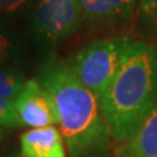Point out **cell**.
<instances>
[{
	"mask_svg": "<svg viewBox=\"0 0 157 157\" xmlns=\"http://www.w3.org/2000/svg\"><path fill=\"white\" fill-rule=\"evenodd\" d=\"M24 84H25L24 77L18 71L0 68V97L2 98L14 101Z\"/></svg>",
	"mask_w": 157,
	"mask_h": 157,
	"instance_id": "obj_9",
	"label": "cell"
},
{
	"mask_svg": "<svg viewBox=\"0 0 157 157\" xmlns=\"http://www.w3.org/2000/svg\"><path fill=\"white\" fill-rule=\"evenodd\" d=\"M119 157H157V104L123 143Z\"/></svg>",
	"mask_w": 157,
	"mask_h": 157,
	"instance_id": "obj_8",
	"label": "cell"
},
{
	"mask_svg": "<svg viewBox=\"0 0 157 157\" xmlns=\"http://www.w3.org/2000/svg\"><path fill=\"white\" fill-rule=\"evenodd\" d=\"M100 104L113 140L127 141L157 104V47L135 41Z\"/></svg>",
	"mask_w": 157,
	"mask_h": 157,
	"instance_id": "obj_2",
	"label": "cell"
},
{
	"mask_svg": "<svg viewBox=\"0 0 157 157\" xmlns=\"http://www.w3.org/2000/svg\"><path fill=\"white\" fill-rule=\"evenodd\" d=\"M134 43L135 41L130 38L92 41L75 54L70 67L78 81L100 100L131 52Z\"/></svg>",
	"mask_w": 157,
	"mask_h": 157,
	"instance_id": "obj_3",
	"label": "cell"
},
{
	"mask_svg": "<svg viewBox=\"0 0 157 157\" xmlns=\"http://www.w3.org/2000/svg\"><path fill=\"white\" fill-rule=\"evenodd\" d=\"M13 104L22 126L42 128L58 124V113L52 97L37 78L25 81Z\"/></svg>",
	"mask_w": 157,
	"mask_h": 157,
	"instance_id": "obj_5",
	"label": "cell"
},
{
	"mask_svg": "<svg viewBox=\"0 0 157 157\" xmlns=\"http://www.w3.org/2000/svg\"><path fill=\"white\" fill-rule=\"evenodd\" d=\"M37 80L50 93L58 126L71 157H105L111 131L100 100L84 86L66 62L50 59L39 68Z\"/></svg>",
	"mask_w": 157,
	"mask_h": 157,
	"instance_id": "obj_1",
	"label": "cell"
},
{
	"mask_svg": "<svg viewBox=\"0 0 157 157\" xmlns=\"http://www.w3.org/2000/svg\"><path fill=\"white\" fill-rule=\"evenodd\" d=\"M82 21L89 24H117L128 20L136 0H78Z\"/></svg>",
	"mask_w": 157,
	"mask_h": 157,
	"instance_id": "obj_7",
	"label": "cell"
},
{
	"mask_svg": "<svg viewBox=\"0 0 157 157\" xmlns=\"http://www.w3.org/2000/svg\"><path fill=\"white\" fill-rule=\"evenodd\" d=\"M8 50H9V41L3 36V34H0V60L4 59Z\"/></svg>",
	"mask_w": 157,
	"mask_h": 157,
	"instance_id": "obj_13",
	"label": "cell"
},
{
	"mask_svg": "<svg viewBox=\"0 0 157 157\" xmlns=\"http://www.w3.org/2000/svg\"><path fill=\"white\" fill-rule=\"evenodd\" d=\"M20 143L21 157H67L64 140L55 126L28 130Z\"/></svg>",
	"mask_w": 157,
	"mask_h": 157,
	"instance_id": "obj_6",
	"label": "cell"
},
{
	"mask_svg": "<svg viewBox=\"0 0 157 157\" xmlns=\"http://www.w3.org/2000/svg\"><path fill=\"white\" fill-rule=\"evenodd\" d=\"M0 126L8 127V128H18L22 127L18 117L16 114L13 101L6 100L0 97Z\"/></svg>",
	"mask_w": 157,
	"mask_h": 157,
	"instance_id": "obj_11",
	"label": "cell"
},
{
	"mask_svg": "<svg viewBox=\"0 0 157 157\" xmlns=\"http://www.w3.org/2000/svg\"><path fill=\"white\" fill-rule=\"evenodd\" d=\"M13 157H21V156H13Z\"/></svg>",
	"mask_w": 157,
	"mask_h": 157,
	"instance_id": "obj_15",
	"label": "cell"
},
{
	"mask_svg": "<svg viewBox=\"0 0 157 157\" xmlns=\"http://www.w3.org/2000/svg\"><path fill=\"white\" fill-rule=\"evenodd\" d=\"M139 11L145 30L157 33V0H139Z\"/></svg>",
	"mask_w": 157,
	"mask_h": 157,
	"instance_id": "obj_10",
	"label": "cell"
},
{
	"mask_svg": "<svg viewBox=\"0 0 157 157\" xmlns=\"http://www.w3.org/2000/svg\"><path fill=\"white\" fill-rule=\"evenodd\" d=\"M36 30L50 42L75 34L82 22L78 0H38L33 14Z\"/></svg>",
	"mask_w": 157,
	"mask_h": 157,
	"instance_id": "obj_4",
	"label": "cell"
},
{
	"mask_svg": "<svg viewBox=\"0 0 157 157\" xmlns=\"http://www.w3.org/2000/svg\"><path fill=\"white\" fill-rule=\"evenodd\" d=\"M28 0H0V11L12 12L14 9L24 6Z\"/></svg>",
	"mask_w": 157,
	"mask_h": 157,
	"instance_id": "obj_12",
	"label": "cell"
},
{
	"mask_svg": "<svg viewBox=\"0 0 157 157\" xmlns=\"http://www.w3.org/2000/svg\"><path fill=\"white\" fill-rule=\"evenodd\" d=\"M3 137H4V128H3L2 126H0V140H2Z\"/></svg>",
	"mask_w": 157,
	"mask_h": 157,
	"instance_id": "obj_14",
	"label": "cell"
}]
</instances>
